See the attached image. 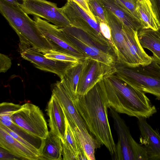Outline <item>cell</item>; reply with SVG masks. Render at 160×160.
Instances as JSON below:
<instances>
[{
    "instance_id": "11",
    "label": "cell",
    "mask_w": 160,
    "mask_h": 160,
    "mask_svg": "<svg viewBox=\"0 0 160 160\" xmlns=\"http://www.w3.org/2000/svg\"><path fill=\"white\" fill-rule=\"evenodd\" d=\"M60 8L71 26L81 29L102 42L109 44L101 32L98 22L91 18L74 2L72 0H67V3Z\"/></svg>"
},
{
    "instance_id": "22",
    "label": "cell",
    "mask_w": 160,
    "mask_h": 160,
    "mask_svg": "<svg viewBox=\"0 0 160 160\" xmlns=\"http://www.w3.org/2000/svg\"><path fill=\"white\" fill-rule=\"evenodd\" d=\"M63 144L61 139L50 131L45 139V144L40 155V160H61Z\"/></svg>"
},
{
    "instance_id": "25",
    "label": "cell",
    "mask_w": 160,
    "mask_h": 160,
    "mask_svg": "<svg viewBox=\"0 0 160 160\" xmlns=\"http://www.w3.org/2000/svg\"><path fill=\"white\" fill-rule=\"evenodd\" d=\"M65 133L62 142H65L73 150L78 158L83 159L86 155L82 148L75 129V126L65 116Z\"/></svg>"
},
{
    "instance_id": "39",
    "label": "cell",
    "mask_w": 160,
    "mask_h": 160,
    "mask_svg": "<svg viewBox=\"0 0 160 160\" xmlns=\"http://www.w3.org/2000/svg\"><path fill=\"white\" fill-rule=\"evenodd\" d=\"M152 57V59L155 61L159 65H160V59L153 54Z\"/></svg>"
},
{
    "instance_id": "34",
    "label": "cell",
    "mask_w": 160,
    "mask_h": 160,
    "mask_svg": "<svg viewBox=\"0 0 160 160\" xmlns=\"http://www.w3.org/2000/svg\"><path fill=\"white\" fill-rule=\"evenodd\" d=\"M11 64V61L10 58L7 56L0 53V72H6L10 68Z\"/></svg>"
},
{
    "instance_id": "4",
    "label": "cell",
    "mask_w": 160,
    "mask_h": 160,
    "mask_svg": "<svg viewBox=\"0 0 160 160\" xmlns=\"http://www.w3.org/2000/svg\"><path fill=\"white\" fill-rule=\"evenodd\" d=\"M114 74L132 87L148 93L160 101V65L153 59L149 64L130 67L116 63Z\"/></svg>"
},
{
    "instance_id": "8",
    "label": "cell",
    "mask_w": 160,
    "mask_h": 160,
    "mask_svg": "<svg viewBox=\"0 0 160 160\" xmlns=\"http://www.w3.org/2000/svg\"><path fill=\"white\" fill-rule=\"evenodd\" d=\"M33 19L39 29L53 50L73 56L80 60L87 57L82 52L68 42L63 31L60 28L40 17L34 16Z\"/></svg>"
},
{
    "instance_id": "27",
    "label": "cell",
    "mask_w": 160,
    "mask_h": 160,
    "mask_svg": "<svg viewBox=\"0 0 160 160\" xmlns=\"http://www.w3.org/2000/svg\"><path fill=\"white\" fill-rule=\"evenodd\" d=\"M89 8L98 22H106L105 13V8L99 0H88Z\"/></svg>"
},
{
    "instance_id": "20",
    "label": "cell",
    "mask_w": 160,
    "mask_h": 160,
    "mask_svg": "<svg viewBox=\"0 0 160 160\" xmlns=\"http://www.w3.org/2000/svg\"><path fill=\"white\" fill-rule=\"evenodd\" d=\"M136 11L142 29H159L160 22L150 0H137Z\"/></svg>"
},
{
    "instance_id": "15",
    "label": "cell",
    "mask_w": 160,
    "mask_h": 160,
    "mask_svg": "<svg viewBox=\"0 0 160 160\" xmlns=\"http://www.w3.org/2000/svg\"><path fill=\"white\" fill-rule=\"evenodd\" d=\"M52 94L55 97L61 107L67 119L80 130L89 132L72 100L66 92L60 81L57 82L54 85Z\"/></svg>"
},
{
    "instance_id": "33",
    "label": "cell",
    "mask_w": 160,
    "mask_h": 160,
    "mask_svg": "<svg viewBox=\"0 0 160 160\" xmlns=\"http://www.w3.org/2000/svg\"><path fill=\"white\" fill-rule=\"evenodd\" d=\"M63 144V160H77V155L73 150L65 141Z\"/></svg>"
},
{
    "instance_id": "21",
    "label": "cell",
    "mask_w": 160,
    "mask_h": 160,
    "mask_svg": "<svg viewBox=\"0 0 160 160\" xmlns=\"http://www.w3.org/2000/svg\"><path fill=\"white\" fill-rule=\"evenodd\" d=\"M79 60L69 67L61 79V83L66 92L73 100L77 96V91L82 68Z\"/></svg>"
},
{
    "instance_id": "2",
    "label": "cell",
    "mask_w": 160,
    "mask_h": 160,
    "mask_svg": "<svg viewBox=\"0 0 160 160\" xmlns=\"http://www.w3.org/2000/svg\"><path fill=\"white\" fill-rule=\"evenodd\" d=\"M103 80L109 108L137 118H149L157 112L156 107L145 93L132 87L114 74Z\"/></svg>"
},
{
    "instance_id": "41",
    "label": "cell",
    "mask_w": 160,
    "mask_h": 160,
    "mask_svg": "<svg viewBox=\"0 0 160 160\" xmlns=\"http://www.w3.org/2000/svg\"><path fill=\"white\" fill-rule=\"evenodd\" d=\"M87 1H88V0H86Z\"/></svg>"
},
{
    "instance_id": "1",
    "label": "cell",
    "mask_w": 160,
    "mask_h": 160,
    "mask_svg": "<svg viewBox=\"0 0 160 160\" xmlns=\"http://www.w3.org/2000/svg\"><path fill=\"white\" fill-rule=\"evenodd\" d=\"M72 101L89 132L114 157L116 152V144L108 119L109 106L103 79L85 94L77 95Z\"/></svg>"
},
{
    "instance_id": "13",
    "label": "cell",
    "mask_w": 160,
    "mask_h": 160,
    "mask_svg": "<svg viewBox=\"0 0 160 160\" xmlns=\"http://www.w3.org/2000/svg\"><path fill=\"white\" fill-rule=\"evenodd\" d=\"M109 108L118 137L116 144V152L114 159L135 160L130 143L129 137L131 133L129 128L118 112L111 107Z\"/></svg>"
},
{
    "instance_id": "17",
    "label": "cell",
    "mask_w": 160,
    "mask_h": 160,
    "mask_svg": "<svg viewBox=\"0 0 160 160\" xmlns=\"http://www.w3.org/2000/svg\"><path fill=\"white\" fill-rule=\"evenodd\" d=\"M0 147L21 159L40 160V156L0 127Z\"/></svg>"
},
{
    "instance_id": "37",
    "label": "cell",
    "mask_w": 160,
    "mask_h": 160,
    "mask_svg": "<svg viewBox=\"0 0 160 160\" xmlns=\"http://www.w3.org/2000/svg\"><path fill=\"white\" fill-rule=\"evenodd\" d=\"M160 22V0H150Z\"/></svg>"
},
{
    "instance_id": "26",
    "label": "cell",
    "mask_w": 160,
    "mask_h": 160,
    "mask_svg": "<svg viewBox=\"0 0 160 160\" xmlns=\"http://www.w3.org/2000/svg\"><path fill=\"white\" fill-rule=\"evenodd\" d=\"M75 129L88 160H95V150L100 147V142L89 132L82 131L75 126Z\"/></svg>"
},
{
    "instance_id": "32",
    "label": "cell",
    "mask_w": 160,
    "mask_h": 160,
    "mask_svg": "<svg viewBox=\"0 0 160 160\" xmlns=\"http://www.w3.org/2000/svg\"><path fill=\"white\" fill-rule=\"evenodd\" d=\"M116 0L127 9L133 16L139 20L138 15L136 11L137 0Z\"/></svg>"
},
{
    "instance_id": "5",
    "label": "cell",
    "mask_w": 160,
    "mask_h": 160,
    "mask_svg": "<svg viewBox=\"0 0 160 160\" xmlns=\"http://www.w3.org/2000/svg\"><path fill=\"white\" fill-rule=\"evenodd\" d=\"M59 28L63 31L68 42L87 57H91L110 65L114 66L116 63L115 52L109 44L72 26Z\"/></svg>"
},
{
    "instance_id": "38",
    "label": "cell",
    "mask_w": 160,
    "mask_h": 160,
    "mask_svg": "<svg viewBox=\"0 0 160 160\" xmlns=\"http://www.w3.org/2000/svg\"><path fill=\"white\" fill-rule=\"evenodd\" d=\"M13 4L20 6L23 0H4Z\"/></svg>"
},
{
    "instance_id": "36",
    "label": "cell",
    "mask_w": 160,
    "mask_h": 160,
    "mask_svg": "<svg viewBox=\"0 0 160 160\" xmlns=\"http://www.w3.org/2000/svg\"><path fill=\"white\" fill-rule=\"evenodd\" d=\"M19 158L5 149L0 147V160H18Z\"/></svg>"
},
{
    "instance_id": "40",
    "label": "cell",
    "mask_w": 160,
    "mask_h": 160,
    "mask_svg": "<svg viewBox=\"0 0 160 160\" xmlns=\"http://www.w3.org/2000/svg\"><path fill=\"white\" fill-rule=\"evenodd\" d=\"M157 32L159 35V36L160 37V28H159V29L157 30Z\"/></svg>"
},
{
    "instance_id": "16",
    "label": "cell",
    "mask_w": 160,
    "mask_h": 160,
    "mask_svg": "<svg viewBox=\"0 0 160 160\" xmlns=\"http://www.w3.org/2000/svg\"><path fill=\"white\" fill-rule=\"evenodd\" d=\"M46 111L49 117L50 132L62 139L65 136L66 124L64 111L55 97L52 94Z\"/></svg>"
},
{
    "instance_id": "12",
    "label": "cell",
    "mask_w": 160,
    "mask_h": 160,
    "mask_svg": "<svg viewBox=\"0 0 160 160\" xmlns=\"http://www.w3.org/2000/svg\"><path fill=\"white\" fill-rule=\"evenodd\" d=\"M21 57L32 63L36 68L57 74L61 79L67 70L76 62L54 60L46 57L38 49L29 48L21 52Z\"/></svg>"
},
{
    "instance_id": "31",
    "label": "cell",
    "mask_w": 160,
    "mask_h": 160,
    "mask_svg": "<svg viewBox=\"0 0 160 160\" xmlns=\"http://www.w3.org/2000/svg\"><path fill=\"white\" fill-rule=\"evenodd\" d=\"M98 22L100 31L102 35L108 42L113 50L116 55L115 48L112 39L111 30L109 26L106 22Z\"/></svg>"
},
{
    "instance_id": "18",
    "label": "cell",
    "mask_w": 160,
    "mask_h": 160,
    "mask_svg": "<svg viewBox=\"0 0 160 160\" xmlns=\"http://www.w3.org/2000/svg\"><path fill=\"white\" fill-rule=\"evenodd\" d=\"M122 29L130 52L136 66L150 63L153 59L145 52L141 45L138 37V31L128 28L122 24Z\"/></svg>"
},
{
    "instance_id": "24",
    "label": "cell",
    "mask_w": 160,
    "mask_h": 160,
    "mask_svg": "<svg viewBox=\"0 0 160 160\" xmlns=\"http://www.w3.org/2000/svg\"><path fill=\"white\" fill-rule=\"evenodd\" d=\"M138 37L142 48L149 50L160 59V37L156 31L150 29H141L138 31Z\"/></svg>"
},
{
    "instance_id": "7",
    "label": "cell",
    "mask_w": 160,
    "mask_h": 160,
    "mask_svg": "<svg viewBox=\"0 0 160 160\" xmlns=\"http://www.w3.org/2000/svg\"><path fill=\"white\" fill-rule=\"evenodd\" d=\"M82 63L77 95L85 94L97 83L115 73L114 66L107 64L90 57L81 60Z\"/></svg>"
},
{
    "instance_id": "3",
    "label": "cell",
    "mask_w": 160,
    "mask_h": 160,
    "mask_svg": "<svg viewBox=\"0 0 160 160\" xmlns=\"http://www.w3.org/2000/svg\"><path fill=\"white\" fill-rule=\"evenodd\" d=\"M0 12L16 32L20 40L21 50L30 45L40 52L53 50L49 43L31 19L19 6L0 0Z\"/></svg>"
},
{
    "instance_id": "28",
    "label": "cell",
    "mask_w": 160,
    "mask_h": 160,
    "mask_svg": "<svg viewBox=\"0 0 160 160\" xmlns=\"http://www.w3.org/2000/svg\"><path fill=\"white\" fill-rule=\"evenodd\" d=\"M132 151L135 160H148L146 149L145 147L137 142L131 134L129 137Z\"/></svg>"
},
{
    "instance_id": "29",
    "label": "cell",
    "mask_w": 160,
    "mask_h": 160,
    "mask_svg": "<svg viewBox=\"0 0 160 160\" xmlns=\"http://www.w3.org/2000/svg\"><path fill=\"white\" fill-rule=\"evenodd\" d=\"M48 58L63 61L77 62L80 60L69 55L53 50H46L41 52Z\"/></svg>"
},
{
    "instance_id": "23",
    "label": "cell",
    "mask_w": 160,
    "mask_h": 160,
    "mask_svg": "<svg viewBox=\"0 0 160 160\" xmlns=\"http://www.w3.org/2000/svg\"><path fill=\"white\" fill-rule=\"evenodd\" d=\"M0 124L7 127L28 141L36 148L41 154L44 146L45 139L32 135L26 132L14 123L9 115H0Z\"/></svg>"
},
{
    "instance_id": "10",
    "label": "cell",
    "mask_w": 160,
    "mask_h": 160,
    "mask_svg": "<svg viewBox=\"0 0 160 160\" xmlns=\"http://www.w3.org/2000/svg\"><path fill=\"white\" fill-rule=\"evenodd\" d=\"M105 13L115 48L116 63L130 67L136 66L123 32L122 23L113 13L105 8Z\"/></svg>"
},
{
    "instance_id": "9",
    "label": "cell",
    "mask_w": 160,
    "mask_h": 160,
    "mask_svg": "<svg viewBox=\"0 0 160 160\" xmlns=\"http://www.w3.org/2000/svg\"><path fill=\"white\" fill-rule=\"evenodd\" d=\"M20 6L27 14L45 19L59 28L71 26L61 8L54 3L46 0H23Z\"/></svg>"
},
{
    "instance_id": "35",
    "label": "cell",
    "mask_w": 160,
    "mask_h": 160,
    "mask_svg": "<svg viewBox=\"0 0 160 160\" xmlns=\"http://www.w3.org/2000/svg\"><path fill=\"white\" fill-rule=\"evenodd\" d=\"M83 9L91 18L96 21L97 20L91 11L86 0H72Z\"/></svg>"
},
{
    "instance_id": "30",
    "label": "cell",
    "mask_w": 160,
    "mask_h": 160,
    "mask_svg": "<svg viewBox=\"0 0 160 160\" xmlns=\"http://www.w3.org/2000/svg\"><path fill=\"white\" fill-rule=\"evenodd\" d=\"M0 127L4 130L18 141L30 149L35 153L39 155L40 156V152L26 140L22 138L15 132L4 125L0 124Z\"/></svg>"
},
{
    "instance_id": "14",
    "label": "cell",
    "mask_w": 160,
    "mask_h": 160,
    "mask_svg": "<svg viewBox=\"0 0 160 160\" xmlns=\"http://www.w3.org/2000/svg\"><path fill=\"white\" fill-rule=\"evenodd\" d=\"M146 119L138 118L140 132L139 142L146 149L148 160H160V134L148 123Z\"/></svg>"
},
{
    "instance_id": "19",
    "label": "cell",
    "mask_w": 160,
    "mask_h": 160,
    "mask_svg": "<svg viewBox=\"0 0 160 160\" xmlns=\"http://www.w3.org/2000/svg\"><path fill=\"white\" fill-rule=\"evenodd\" d=\"M103 7L113 13L126 27L138 31L142 27L138 20L116 0H99Z\"/></svg>"
},
{
    "instance_id": "6",
    "label": "cell",
    "mask_w": 160,
    "mask_h": 160,
    "mask_svg": "<svg viewBox=\"0 0 160 160\" xmlns=\"http://www.w3.org/2000/svg\"><path fill=\"white\" fill-rule=\"evenodd\" d=\"M12 121L31 135L42 139L48 133L43 113L38 106L26 103L10 116Z\"/></svg>"
}]
</instances>
